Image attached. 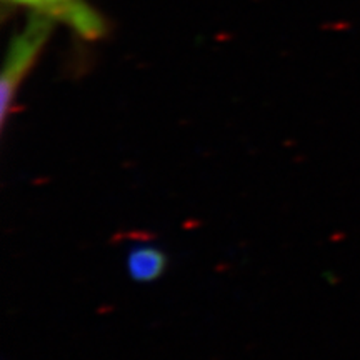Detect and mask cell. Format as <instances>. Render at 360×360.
<instances>
[{"label": "cell", "instance_id": "obj_1", "mask_svg": "<svg viewBox=\"0 0 360 360\" xmlns=\"http://www.w3.org/2000/svg\"><path fill=\"white\" fill-rule=\"evenodd\" d=\"M52 34V19L42 13H34L20 34H17L8 45L6 64L2 72V122L15 97L17 89L37 62L42 49Z\"/></svg>", "mask_w": 360, "mask_h": 360}, {"label": "cell", "instance_id": "obj_2", "mask_svg": "<svg viewBox=\"0 0 360 360\" xmlns=\"http://www.w3.org/2000/svg\"><path fill=\"white\" fill-rule=\"evenodd\" d=\"M6 2L29 7L35 13L64 22L85 40H97L107 32L103 17L85 0H6Z\"/></svg>", "mask_w": 360, "mask_h": 360}, {"label": "cell", "instance_id": "obj_3", "mask_svg": "<svg viewBox=\"0 0 360 360\" xmlns=\"http://www.w3.org/2000/svg\"><path fill=\"white\" fill-rule=\"evenodd\" d=\"M167 255L155 245H137L127 255L129 276L135 282H152L164 276Z\"/></svg>", "mask_w": 360, "mask_h": 360}]
</instances>
